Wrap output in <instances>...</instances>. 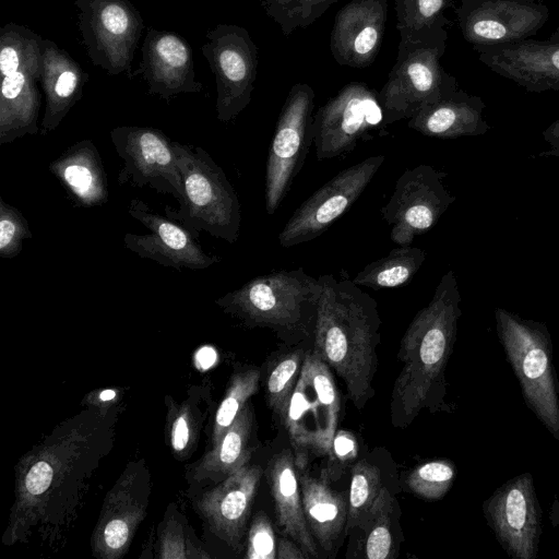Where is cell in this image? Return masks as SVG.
Listing matches in <instances>:
<instances>
[{"mask_svg": "<svg viewBox=\"0 0 559 559\" xmlns=\"http://www.w3.org/2000/svg\"><path fill=\"white\" fill-rule=\"evenodd\" d=\"M461 295L452 270L441 277L429 304L413 318L400 346L403 362L391 397L395 427L408 426L424 408L448 409L445 368L453 353Z\"/></svg>", "mask_w": 559, "mask_h": 559, "instance_id": "6da1fadb", "label": "cell"}, {"mask_svg": "<svg viewBox=\"0 0 559 559\" xmlns=\"http://www.w3.org/2000/svg\"><path fill=\"white\" fill-rule=\"evenodd\" d=\"M322 293L313 331V350L344 381L358 409L373 396L376 347L381 324L376 300L348 278L319 277Z\"/></svg>", "mask_w": 559, "mask_h": 559, "instance_id": "7a4b0ae2", "label": "cell"}, {"mask_svg": "<svg viewBox=\"0 0 559 559\" xmlns=\"http://www.w3.org/2000/svg\"><path fill=\"white\" fill-rule=\"evenodd\" d=\"M448 20L412 35L400 36L397 56L378 93L383 127L411 119L421 108L451 96L456 79L441 64L448 40Z\"/></svg>", "mask_w": 559, "mask_h": 559, "instance_id": "3957f363", "label": "cell"}, {"mask_svg": "<svg viewBox=\"0 0 559 559\" xmlns=\"http://www.w3.org/2000/svg\"><path fill=\"white\" fill-rule=\"evenodd\" d=\"M322 284L304 267L257 276L216 304L249 326H264L284 335L314 330Z\"/></svg>", "mask_w": 559, "mask_h": 559, "instance_id": "277c9868", "label": "cell"}, {"mask_svg": "<svg viewBox=\"0 0 559 559\" xmlns=\"http://www.w3.org/2000/svg\"><path fill=\"white\" fill-rule=\"evenodd\" d=\"M496 329L520 383L524 403L559 443V380L550 332L544 322L495 309Z\"/></svg>", "mask_w": 559, "mask_h": 559, "instance_id": "5b68a950", "label": "cell"}, {"mask_svg": "<svg viewBox=\"0 0 559 559\" xmlns=\"http://www.w3.org/2000/svg\"><path fill=\"white\" fill-rule=\"evenodd\" d=\"M182 178V202L166 207V216L182 224L197 237L205 231L229 243L237 241L241 225L238 195L224 170L202 147L174 142Z\"/></svg>", "mask_w": 559, "mask_h": 559, "instance_id": "8992f818", "label": "cell"}, {"mask_svg": "<svg viewBox=\"0 0 559 559\" xmlns=\"http://www.w3.org/2000/svg\"><path fill=\"white\" fill-rule=\"evenodd\" d=\"M340 395L330 366L306 353L284 421L297 469L311 456H331L340 417Z\"/></svg>", "mask_w": 559, "mask_h": 559, "instance_id": "52a82bcc", "label": "cell"}, {"mask_svg": "<svg viewBox=\"0 0 559 559\" xmlns=\"http://www.w3.org/2000/svg\"><path fill=\"white\" fill-rule=\"evenodd\" d=\"M78 26L86 56L108 75L126 73L144 28L140 11L130 0H74Z\"/></svg>", "mask_w": 559, "mask_h": 559, "instance_id": "ba28073f", "label": "cell"}, {"mask_svg": "<svg viewBox=\"0 0 559 559\" xmlns=\"http://www.w3.org/2000/svg\"><path fill=\"white\" fill-rule=\"evenodd\" d=\"M205 37L200 50L215 76L216 117L229 122L251 102L259 49L249 32L235 24H217Z\"/></svg>", "mask_w": 559, "mask_h": 559, "instance_id": "9c48e42d", "label": "cell"}, {"mask_svg": "<svg viewBox=\"0 0 559 559\" xmlns=\"http://www.w3.org/2000/svg\"><path fill=\"white\" fill-rule=\"evenodd\" d=\"M314 91L294 84L282 106L269 150L265 171V209L273 215L302 167L311 144Z\"/></svg>", "mask_w": 559, "mask_h": 559, "instance_id": "30bf717a", "label": "cell"}, {"mask_svg": "<svg viewBox=\"0 0 559 559\" xmlns=\"http://www.w3.org/2000/svg\"><path fill=\"white\" fill-rule=\"evenodd\" d=\"M383 127L378 93L364 82L344 85L313 114L311 135L318 160L350 152L377 127Z\"/></svg>", "mask_w": 559, "mask_h": 559, "instance_id": "8fae6325", "label": "cell"}, {"mask_svg": "<svg viewBox=\"0 0 559 559\" xmlns=\"http://www.w3.org/2000/svg\"><path fill=\"white\" fill-rule=\"evenodd\" d=\"M487 525L512 559H536L543 510L533 475L524 472L499 486L481 504Z\"/></svg>", "mask_w": 559, "mask_h": 559, "instance_id": "7c38bea8", "label": "cell"}, {"mask_svg": "<svg viewBox=\"0 0 559 559\" xmlns=\"http://www.w3.org/2000/svg\"><path fill=\"white\" fill-rule=\"evenodd\" d=\"M110 139L123 167L118 183L135 188L148 187L182 202V178L177 165L174 142L159 129L119 126L110 130Z\"/></svg>", "mask_w": 559, "mask_h": 559, "instance_id": "4fadbf2b", "label": "cell"}, {"mask_svg": "<svg viewBox=\"0 0 559 559\" xmlns=\"http://www.w3.org/2000/svg\"><path fill=\"white\" fill-rule=\"evenodd\" d=\"M445 176L430 165L419 164L399 177L381 211L391 226L390 238L394 243L411 245L416 236L432 228L455 201L443 185Z\"/></svg>", "mask_w": 559, "mask_h": 559, "instance_id": "5bb4252c", "label": "cell"}, {"mask_svg": "<svg viewBox=\"0 0 559 559\" xmlns=\"http://www.w3.org/2000/svg\"><path fill=\"white\" fill-rule=\"evenodd\" d=\"M383 162L384 155L370 156L343 169L313 192L280 233L281 246L289 248L319 237L361 195Z\"/></svg>", "mask_w": 559, "mask_h": 559, "instance_id": "9a60e30c", "label": "cell"}, {"mask_svg": "<svg viewBox=\"0 0 559 559\" xmlns=\"http://www.w3.org/2000/svg\"><path fill=\"white\" fill-rule=\"evenodd\" d=\"M454 12L473 49L532 38L549 19L547 5L518 0H461Z\"/></svg>", "mask_w": 559, "mask_h": 559, "instance_id": "2e32d148", "label": "cell"}, {"mask_svg": "<svg viewBox=\"0 0 559 559\" xmlns=\"http://www.w3.org/2000/svg\"><path fill=\"white\" fill-rule=\"evenodd\" d=\"M128 213L151 231L123 236L124 246L139 257L178 271L204 270L219 261L218 257L203 250L191 230L156 213L144 201L131 200Z\"/></svg>", "mask_w": 559, "mask_h": 559, "instance_id": "e0dca14e", "label": "cell"}, {"mask_svg": "<svg viewBox=\"0 0 559 559\" xmlns=\"http://www.w3.org/2000/svg\"><path fill=\"white\" fill-rule=\"evenodd\" d=\"M141 52L140 67L132 75H141L148 94L168 102L180 94L202 92L203 84L195 80L192 48L178 33L148 27Z\"/></svg>", "mask_w": 559, "mask_h": 559, "instance_id": "ac0fdd59", "label": "cell"}, {"mask_svg": "<svg viewBox=\"0 0 559 559\" xmlns=\"http://www.w3.org/2000/svg\"><path fill=\"white\" fill-rule=\"evenodd\" d=\"M388 20V0H352L334 17L330 50L341 66L362 69L377 58Z\"/></svg>", "mask_w": 559, "mask_h": 559, "instance_id": "d6986e66", "label": "cell"}, {"mask_svg": "<svg viewBox=\"0 0 559 559\" xmlns=\"http://www.w3.org/2000/svg\"><path fill=\"white\" fill-rule=\"evenodd\" d=\"M479 61L527 92L559 91V41L527 38L514 44L476 47Z\"/></svg>", "mask_w": 559, "mask_h": 559, "instance_id": "ffe728a7", "label": "cell"}, {"mask_svg": "<svg viewBox=\"0 0 559 559\" xmlns=\"http://www.w3.org/2000/svg\"><path fill=\"white\" fill-rule=\"evenodd\" d=\"M88 73L71 55L44 38L39 83L45 95L40 134L52 132L81 99Z\"/></svg>", "mask_w": 559, "mask_h": 559, "instance_id": "44dd1931", "label": "cell"}, {"mask_svg": "<svg viewBox=\"0 0 559 559\" xmlns=\"http://www.w3.org/2000/svg\"><path fill=\"white\" fill-rule=\"evenodd\" d=\"M261 475V467L243 465L205 497L214 531L233 547L240 545Z\"/></svg>", "mask_w": 559, "mask_h": 559, "instance_id": "7402d4cb", "label": "cell"}, {"mask_svg": "<svg viewBox=\"0 0 559 559\" xmlns=\"http://www.w3.org/2000/svg\"><path fill=\"white\" fill-rule=\"evenodd\" d=\"M266 476L282 534L296 542L309 556L318 558V547L308 527L294 453L284 449L269 461Z\"/></svg>", "mask_w": 559, "mask_h": 559, "instance_id": "603a6c76", "label": "cell"}, {"mask_svg": "<svg viewBox=\"0 0 559 559\" xmlns=\"http://www.w3.org/2000/svg\"><path fill=\"white\" fill-rule=\"evenodd\" d=\"M49 171L75 206L93 207L108 201L105 167L91 140H82L68 147L49 164Z\"/></svg>", "mask_w": 559, "mask_h": 559, "instance_id": "cb8c5ba5", "label": "cell"}, {"mask_svg": "<svg viewBox=\"0 0 559 559\" xmlns=\"http://www.w3.org/2000/svg\"><path fill=\"white\" fill-rule=\"evenodd\" d=\"M486 104L459 88L451 96L421 108L407 127L430 138L456 139L484 135L490 126L484 119Z\"/></svg>", "mask_w": 559, "mask_h": 559, "instance_id": "d4e9b609", "label": "cell"}, {"mask_svg": "<svg viewBox=\"0 0 559 559\" xmlns=\"http://www.w3.org/2000/svg\"><path fill=\"white\" fill-rule=\"evenodd\" d=\"M40 70L24 68L2 78L0 93V145L39 132Z\"/></svg>", "mask_w": 559, "mask_h": 559, "instance_id": "484cf974", "label": "cell"}, {"mask_svg": "<svg viewBox=\"0 0 559 559\" xmlns=\"http://www.w3.org/2000/svg\"><path fill=\"white\" fill-rule=\"evenodd\" d=\"M297 471L308 527L320 547L326 552L332 551L346 527L348 501L325 480L302 468Z\"/></svg>", "mask_w": 559, "mask_h": 559, "instance_id": "4316f807", "label": "cell"}, {"mask_svg": "<svg viewBox=\"0 0 559 559\" xmlns=\"http://www.w3.org/2000/svg\"><path fill=\"white\" fill-rule=\"evenodd\" d=\"M426 251L418 247L399 246L390 253L367 264L353 282L372 289L394 288L407 284L426 260Z\"/></svg>", "mask_w": 559, "mask_h": 559, "instance_id": "83f0119b", "label": "cell"}, {"mask_svg": "<svg viewBox=\"0 0 559 559\" xmlns=\"http://www.w3.org/2000/svg\"><path fill=\"white\" fill-rule=\"evenodd\" d=\"M251 427L252 412L249 406H245L206 456L204 471L231 474L243 466L250 457L248 442Z\"/></svg>", "mask_w": 559, "mask_h": 559, "instance_id": "f1b7e54d", "label": "cell"}, {"mask_svg": "<svg viewBox=\"0 0 559 559\" xmlns=\"http://www.w3.org/2000/svg\"><path fill=\"white\" fill-rule=\"evenodd\" d=\"M44 38L25 25L9 22L0 29V73L40 70Z\"/></svg>", "mask_w": 559, "mask_h": 559, "instance_id": "f546056e", "label": "cell"}, {"mask_svg": "<svg viewBox=\"0 0 559 559\" xmlns=\"http://www.w3.org/2000/svg\"><path fill=\"white\" fill-rule=\"evenodd\" d=\"M306 353L295 349L277 359L270 369L265 393L270 408L284 424Z\"/></svg>", "mask_w": 559, "mask_h": 559, "instance_id": "4dcf8cb0", "label": "cell"}, {"mask_svg": "<svg viewBox=\"0 0 559 559\" xmlns=\"http://www.w3.org/2000/svg\"><path fill=\"white\" fill-rule=\"evenodd\" d=\"M379 469L362 460L352 469L345 533L361 527L382 489Z\"/></svg>", "mask_w": 559, "mask_h": 559, "instance_id": "1f68e13d", "label": "cell"}, {"mask_svg": "<svg viewBox=\"0 0 559 559\" xmlns=\"http://www.w3.org/2000/svg\"><path fill=\"white\" fill-rule=\"evenodd\" d=\"M393 499L385 487H382L365 523L364 556L369 559H388L394 557L391 515Z\"/></svg>", "mask_w": 559, "mask_h": 559, "instance_id": "d6a6232c", "label": "cell"}, {"mask_svg": "<svg viewBox=\"0 0 559 559\" xmlns=\"http://www.w3.org/2000/svg\"><path fill=\"white\" fill-rule=\"evenodd\" d=\"M340 0H261L265 14L289 36L297 28H307Z\"/></svg>", "mask_w": 559, "mask_h": 559, "instance_id": "836d02e7", "label": "cell"}, {"mask_svg": "<svg viewBox=\"0 0 559 559\" xmlns=\"http://www.w3.org/2000/svg\"><path fill=\"white\" fill-rule=\"evenodd\" d=\"M456 466L448 459L425 462L406 477L407 487L418 497L435 501L442 499L456 478Z\"/></svg>", "mask_w": 559, "mask_h": 559, "instance_id": "e575fe53", "label": "cell"}, {"mask_svg": "<svg viewBox=\"0 0 559 559\" xmlns=\"http://www.w3.org/2000/svg\"><path fill=\"white\" fill-rule=\"evenodd\" d=\"M454 8L453 0H394L396 29L400 36L412 35L448 21L447 9Z\"/></svg>", "mask_w": 559, "mask_h": 559, "instance_id": "d590c367", "label": "cell"}, {"mask_svg": "<svg viewBox=\"0 0 559 559\" xmlns=\"http://www.w3.org/2000/svg\"><path fill=\"white\" fill-rule=\"evenodd\" d=\"M259 382L260 371L258 369H248L233 377L226 396L216 413L214 428L215 443L234 423L238 414L245 407L246 402L257 393Z\"/></svg>", "mask_w": 559, "mask_h": 559, "instance_id": "8d00e7d4", "label": "cell"}, {"mask_svg": "<svg viewBox=\"0 0 559 559\" xmlns=\"http://www.w3.org/2000/svg\"><path fill=\"white\" fill-rule=\"evenodd\" d=\"M33 234L21 211L0 199V255L12 259L20 254L23 241Z\"/></svg>", "mask_w": 559, "mask_h": 559, "instance_id": "74e56055", "label": "cell"}, {"mask_svg": "<svg viewBox=\"0 0 559 559\" xmlns=\"http://www.w3.org/2000/svg\"><path fill=\"white\" fill-rule=\"evenodd\" d=\"M276 538L267 515L259 512L251 524L246 557L249 559H275Z\"/></svg>", "mask_w": 559, "mask_h": 559, "instance_id": "f35d334b", "label": "cell"}, {"mask_svg": "<svg viewBox=\"0 0 559 559\" xmlns=\"http://www.w3.org/2000/svg\"><path fill=\"white\" fill-rule=\"evenodd\" d=\"M356 441L347 431H337L333 440L332 453L342 461L353 459L356 455Z\"/></svg>", "mask_w": 559, "mask_h": 559, "instance_id": "ab89813d", "label": "cell"}, {"mask_svg": "<svg viewBox=\"0 0 559 559\" xmlns=\"http://www.w3.org/2000/svg\"><path fill=\"white\" fill-rule=\"evenodd\" d=\"M190 438V427L186 415L181 414L176 417L171 428V443L173 448L180 452L182 451Z\"/></svg>", "mask_w": 559, "mask_h": 559, "instance_id": "60d3db41", "label": "cell"}, {"mask_svg": "<svg viewBox=\"0 0 559 559\" xmlns=\"http://www.w3.org/2000/svg\"><path fill=\"white\" fill-rule=\"evenodd\" d=\"M548 150L543 151L539 156L552 157L559 160V118L549 124L542 133Z\"/></svg>", "mask_w": 559, "mask_h": 559, "instance_id": "b9f144b4", "label": "cell"}, {"mask_svg": "<svg viewBox=\"0 0 559 559\" xmlns=\"http://www.w3.org/2000/svg\"><path fill=\"white\" fill-rule=\"evenodd\" d=\"M276 559H309V556L296 542L282 538L277 543Z\"/></svg>", "mask_w": 559, "mask_h": 559, "instance_id": "7bdbcfd3", "label": "cell"}, {"mask_svg": "<svg viewBox=\"0 0 559 559\" xmlns=\"http://www.w3.org/2000/svg\"><path fill=\"white\" fill-rule=\"evenodd\" d=\"M216 357V352L212 347L205 346L197 352L195 361L200 369L205 370L213 366Z\"/></svg>", "mask_w": 559, "mask_h": 559, "instance_id": "ee69618b", "label": "cell"}, {"mask_svg": "<svg viewBox=\"0 0 559 559\" xmlns=\"http://www.w3.org/2000/svg\"><path fill=\"white\" fill-rule=\"evenodd\" d=\"M548 519L552 527L559 528V497H556L550 506Z\"/></svg>", "mask_w": 559, "mask_h": 559, "instance_id": "f6af8a7d", "label": "cell"}, {"mask_svg": "<svg viewBox=\"0 0 559 559\" xmlns=\"http://www.w3.org/2000/svg\"><path fill=\"white\" fill-rule=\"evenodd\" d=\"M114 396H115V392H114V391H111V390L104 391V392L100 394V399H102V400H105V401L110 400V399H112Z\"/></svg>", "mask_w": 559, "mask_h": 559, "instance_id": "bcb514c9", "label": "cell"}, {"mask_svg": "<svg viewBox=\"0 0 559 559\" xmlns=\"http://www.w3.org/2000/svg\"><path fill=\"white\" fill-rule=\"evenodd\" d=\"M548 40L559 41V25L557 26L556 31L550 35Z\"/></svg>", "mask_w": 559, "mask_h": 559, "instance_id": "7dc6e473", "label": "cell"}, {"mask_svg": "<svg viewBox=\"0 0 559 559\" xmlns=\"http://www.w3.org/2000/svg\"><path fill=\"white\" fill-rule=\"evenodd\" d=\"M524 3H542L545 0H518Z\"/></svg>", "mask_w": 559, "mask_h": 559, "instance_id": "c3c4849f", "label": "cell"}]
</instances>
